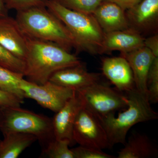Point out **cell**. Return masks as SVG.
I'll return each instance as SVG.
<instances>
[{"mask_svg":"<svg viewBox=\"0 0 158 158\" xmlns=\"http://www.w3.org/2000/svg\"><path fill=\"white\" fill-rule=\"evenodd\" d=\"M83 106L81 98L76 92L74 95L52 118L55 138L69 141L70 146L75 144L73 137L74 124L79 111Z\"/></svg>","mask_w":158,"mask_h":158,"instance_id":"cell-9","label":"cell"},{"mask_svg":"<svg viewBox=\"0 0 158 158\" xmlns=\"http://www.w3.org/2000/svg\"><path fill=\"white\" fill-rule=\"evenodd\" d=\"M75 144L102 150L111 148L103 126L99 118L85 107L80 109L74 124Z\"/></svg>","mask_w":158,"mask_h":158,"instance_id":"cell-7","label":"cell"},{"mask_svg":"<svg viewBox=\"0 0 158 158\" xmlns=\"http://www.w3.org/2000/svg\"><path fill=\"white\" fill-rule=\"evenodd\" d=\"M121 56L127 59L131 69L135 88L148 98V75L155 57L144 46L129 52L122 53Z\"/></svg>","mask_w":158,"mask_h":158,"instance_id":"cell-13","label":"cell"},{"mask_svg":"<svg viewBox=\"0 0 158 158\" xmlns=\"http://www.w3.org/2000/svg\"><path fill=\"white\" fill-rule=\"evenodd\" d=\"M102 71L118 91L126 93L135 88L131 69L124 57L121 56L104 59Z\"/></svg>","mask_w":158,"mask_h":158,"instance_id":"cell-10","label":"cell"},{"mask_svg":"<svg viewBox=\"0 0 158 158\" xmlns=\"http://www.w3.org/2000/svg\"><path fill=\"white\" fill-rule=\"evenodd\" d=\"M66 8L85 14H92L103 0H57Z\"/></svg>","mask_w":158,"mask_h":158,"instance_id":"cell-22","label":"cell"},{"mask_svg":"<svg viewBox=\"0 0 158 158\" xmlns=\"http://www.w3.org/2000/svg\"><path fill=\"white\" fill-rule=\"evenodd\" d=\"M15 19L26 37L54 43L69 52L75 48L68 29L46 6L17 11Z\"/></svg>","mask_w":158,"mask_h":158,"instance_id":"cell-2","label":"cell"},{"mask_svg":"<svg viewBox=\"0 0 158 158\" xmlns=\"http://www.w3.org/2000/svg\"><path fill=\"white\" fill-rule=\"evenodd\" d=\"M2 108L0 106V123L2 120Z\"/></svg>","mask_w":158,"mask_h":158,"instance_id":"cell-30","label":"cell"},{"mask_svg":"<svg viewBox=\"0 0 158 158\" xmlns=\"http://www.w3.org/2000/svg\"><path fill=\"white\" fill-rule=\"evenodd\" d=\"M108 2L117 4L124 10L132 8L134 6L138 4L141 0H106Z\"/></svg>","mask_w":158,"mask_h":158,"instance_id":"cell-28","label":"cell"},{"mask_svg":"<svg viewBox=\"0 0 158 158\" xmlns=\"http://www.w3.org/2000/svg\"><path fill=\"white\" fill-rule=\"evenodd\" d=\"M23 76L0 66V88L23 101V93L19 88Z\"/></svg>","mask_w":158,"mask_h":158,"instance_id":"cell-19","label":"cell"},{"mask_svg":"<svg viewBox=\"0 0 158 158\" xmlns=\"http://www.w3.org/2000/svg\"><path fill=\"white\" fill-rule=\"evenodd\" d=\"M124 144V147L118 152L117 158L158 157L157 146L144 134L134 132Z\"/></svg>","mask_w":158,"mask_h":158,"instance_id":"cell-17","label":"cell"},{"mask_svg":"<svg viewBox=\"0 0 158 158\" xmlns=\"http://www.w3.org/2000/svg\"><path fill=\"white\" fill-rule=\"evenodd\" d=\"M125 10L115 3L102 2L92 15L104 33L130 27Z\"/></svg>","mask_w":158,"mask_h":158,"instance_id":"cell-16","label":"cell"},{"mask_svg":"<svg viewBox=\"0 0 158 158\" xmlns=\"http://www.w3.org/2000/svg\"><path fill=\"white\" fill-rule=\"evenodd\" d=\"M130 27L141 32L149 31L157 25L158 0H141L126 13Z\"/></svg>","mask_w":158,"mask_h":158,"instance_id":"cell-15","label":"cell"},{"mask_svg":"<svg viewBox=\"0 0 158 158\" xmlns=\"http://www.w3.org/2000/svg\"><path fill=\"white\" fill-rule=\"evenodd\" d=\"M0 66L22 74L24 76L25 63L9 50L0 44Z\"/></svg>","mask_w":158,"mask_h":158,"instance_id":"cell-21","label":"cell"},{"mask_svg":"<svg viewBox=\"0 0 158 158\" xmlns=\"http://www.w3.org/2000/svg\"><path fill=\"white\" fill-rule=\"evenodd\" d=\"M70 143L67 140L54 139L42 149L40 157L74 158L73 153L69 149Z\"/></svg>","mask_w":158,"mask_h":158,"instance_id":"cell-20","label":"cell"},{"mask_svg":"<svg viewBox=\"0 0 158 158\" xmlns=\"http://www.w3.org/2000/svg\"><path fill=\"white\" fill-rule=\"evenodd\" d=\"M0 44L24 61L27 49V37L16 19L9 15L0 17Z\"/></svg>","mask_w":158,"mask_h":158,"instance_id":"cell-12","label":"cell"},{"mask_svg":"<svg viewBox=\"0 0 158 158\" xmlns=\"http://www.w3.org/2000/svg\"><path fill=\"white\" fill-rule=\"evenodd\" d=\"M8 9L3 0H0V17L8 15Z\"/></svg>","mask_w":158,"mask_h":158,"instance_id":"cell-29","label":"cell"},{"mask_svg":"<svg viewBox=\"0 0 158 158\" xmlns=\"http://www.w3.org/2000/svg\"><path fill=\"white\" fill-rule=\"evenodd\" d=\"M8 10L20 11L35 6H45L47 0H3Z\"/></svg>","mask_w":158,"mask_h":158,"instance_id":"cell-25","label":"cell"},{"mask_svg":"<svg viewBox=\"0 0 158 158\" xmlns=\"http://www.w3.org/2000/svg\"><path fill=\"white\" fill-rule=\"evenodd\" d=\"M4 139L0 152V158H16L23 151L37 141L35 136L19 132L2 133Z\"/></svg>","mask_w":158,"mask_h":158,"instance_id":"cell-18","label":"cell"},{"mask_svg":"<svg viewBox=\"0 0 158 158\" xmlns=\"http://www.w3.org/2000/svg\"><path fill=\"white\" fill-rule=\"evenodd\" d=\"M49 81L74 90L101 82L100 74L89 72L81 62L57 71Z\"/></svg>","mask_w":158,"mask_h":158,"instance_id":"cell-11","label":"cell"},{"mask_svg":"<svg viewBox=\"0 0 158 158\" xmlns=\"http://www.w3.org/2000/svg\"><path fill=\"white\" fill-rule=\"evenodd\" d=\"M144 39L139 32L131 27L105 33L101 54L113 51L121 54L129 52L144 46Z\"/></svg>","mask_w":158,"mask_h":158,"instance_id":"cell-14","label":"cell"},{"mask_svg":"<svg viewBox=\"0 0 158 158\" xmlns=\"http://www.w3.org/2000/svg\"><path fill=\"white\" fill-rule=\"evenodd\" d=\"M19 88L24 98L32 99L42 107L57 113L74 95L75 90L48 81L38 85L24 78Z\"/></svg>","mask_w":158,"mask_h":158,"instance_id":"cell-8","label":"cell"},{"mask_svg":"<svg viewBox=\"0 0 158 158\" xmlns=\"http://www.w3.org/2000/svg\"><path fill=\"white\" fill-rule=\"evenodd\" d=\"M73 153L74 158H114L113 156L110 155L104 152L102 150L95 149L92 148L80 146L71 149Z\"/></svg>","mask_w":158,"mask_h":158,"instance_id":"cell-24","label":"cell"},{"mask_svg":"<svg viewBox=\"0 0 158 158\" xmlns=\"http://www.w3.org/2000/svg\"><path fill=\"white\" fill-rule=\"evenodd\" d=\"M23 102L17 97L0 88V106L1 107H19Z\"/></svg>","mask_w":158,"mask_h":158,"instance_id":"cell-26","label":"cell"},{"mask_svg":"<svg viewBox=\"0 0 158 158\" xmlns=\"http://www.w3.org/2000/svg\"><path fill=\"white\" fill-rule=\"evenodd\" d=\"M147 87L150 103L158 102V57H155L148 75Z\"/></svg>","mask_w":158,"mask_h":158,"instance_id":"cell-23","label":"cell"},{"mask_svg":"<svg viewBox=\"0 0 158 158\" xmlns=\"http://www.w3.org/2000/svg\"><path fill=\"white\" fill-rule=\"evenodd\" d=\"M0 130L2 133L19 132L33 135L37 138L42 149L56 139L52 118L20 107L2 108Z\"/></svg>","mask_w":158,"mask_h":158,"instance_id":"cell-5","label":"cell"},{"mask_svg":"<svg viewBox=\"0 0 158 158\" xmlns=\"http://www.w3.org/2000/svg\"><path fill=\"white\" fill-rule=\"evenodd\" d=\"M75 91L83 106L99 119L124 110L127 106L126 94L102 82Z\"/></svg>","mask_w":158,"mask_h":158,"instance_id":"cell-6","label":"cell"},{"mask_svg":"<svg viewBox=\"0 0 158 158\" xmlns=\"http://www.w3.org/2000/svg\"><path fill=\"white\" fill-rule=\"evenodd\" d=\"M144 46L152 52L155 57H158V34L144 39Z\"/></svg>","mask_w":158,"mask_h":158,"instance_id":"cell-27","label":"cell"},{"mask_svg":"<svg viewBox=\"0 0 158 158\" xmlns=\"http://www.w3.org/2000/svg\"><path fill=\"white\" fill-rule=\"evenodd\" d=\"M24 62V77L38 85L48 82L57 71L81 63L75 55L56 44L28 37Z\"/></svg>","mask_w":158,"mask_h":158,"instance_id":"cell-1","label":"cell"},{"mask_svg":"<svg viewBox=\"0 0 158 158\" xmlns=\"http://www.w3.org/2000/svg\"><path fill=\"white\" fill-rule=\"evenodd\" d=\"M127 106L118 116L111 114L99 119L103 126L110 147L118 144H124L131 128L140 123L156 120L158 113L151 106L148 98L134 88L126 93Z\"/></svg>","mask_w":158,"mask_h":158,"instance_id":"cell-4","label":"cell"},{"mask_svg":"<svg viewBox=\"0 0 158 158\" xmlns=\"http://www.w3.org/2000/svg\"><path fill=\"white\" fill-rule=\"evenodd\" d=\"M2 145V140H0V152H1V147Z\"/></svg>","mask_w":158,"mask_h":158,"instance_id":"cell-31","label":"cell"},{"mask_svg":"<svg viewBox=\"0 0 158 158\" xmlns=\"http://www.w3.org/2000/svg\"><path fill=\"white\" fill-rule=\"evenodd\" d=\"M45 6L68 29L78 52L84 51L93 55L101 54L105 33L93 15L68 9L57 0H47Z\"/></svg>","mask_w":158,"mask_h":158,"instance_id":"cell-3","label":"cell"}]
</instances>
